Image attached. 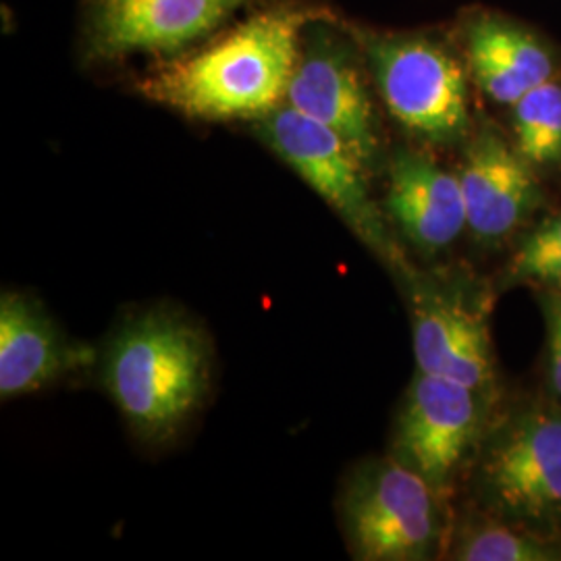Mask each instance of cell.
Masks as SVG:
<instances>
[{
    "label": "cell",
    "instance_id": "obj_4",
    "mask_svg": "<svg viewBox=\"0 0 561 561\" xmlns=\"http://www.w3.org/2000/svg\"><path fill=\"white\" fill-rule=\"evenodd\" d=\"M343 520L364 561L426 560L442 535L437 489L398 458L362 468L345 493Z\"/></svg>",
    "mask_w": 561,
    "mask_h": 561
},
{
    "label": "cell",
    "instance_id": "obj_17",
    "mask_svg": "<svg viewBox=\"0 0 561 561\" xmlns=\"http://www.w3.org/2000/svg\"><path fill=\"white\" fill-rule=\"evenodd\" d=\"M505 285H535L561 289V213L522 236L503 271Z\"/></svg>",
    "mask_w": 561,
    "mask_h": 561
},
{
    "label": "cell",
    "instance_id": "obj_3",
    "mask_svg": "<svg viewBox=\"0 0 561 561\" xmlns=\"http://www.w3.org/2000/svg\"><path fill=\"white\" fill-rule=\"evenodd\" d=\"M479 491L493 514L537 530L561 526V401H530L484 435Z\"/></svg>",
    "mask_w": 561,
    "mask_h": 561
},
{
    "label": "cell",
    "instance_id": "obj_1",
    "mask_svg": "<svg viewBox=\"0 0 561 561\" xmlns=\"http://www.w3.org/2000/svg\"><path fill=\"white\" fill-rule=\"evenodd\" d=\"M304 13H266L196 57L141 81L146 99L190 119H256L275 113L298 67Z\"/></svg>",
    "mask_w": 561,
    "mask_h": 561
},
{
    "label": "cell",
    "instance_id": "obj_16",
    "mask_svg": "<svg viewBox=\"0 0 561 561\" xmlns=\"http://www.w3.org/2000/svg\"><path fill=\"white\" fill-rule=\"evenodd\" d=\"M516 150L533 167L561 162V83L549 80L528 90L514 106Z\"/></svg>",
    "mask_w": 561,
    "mask_h": 561
},
{
    "label": "cell",
    "instance_id": "obj_10",
    "mask_svg": "<svg viewBox=\"0 0 561 561\" xmlns=\"http://www.w3.org/2000/svg\"><path fill=\"white\" fill-rule=\"evenodd\" d=\"M412 298V337L419 370L486 391L495 381L489 331L460 301L431 294L421 285Z\"/></svg>",
    "mask_w": 561,
    "mask_h": 561
},
{
    "label": "cell",
    "instance_id": "obj_11",
    "mask_svg": "<svg viewBox=\"0 0 561 561\" xmlns=\"http://www.w3.org/2000/svg\"><path fill=\"white\" fill-rule=\"evenodd\" d=\"M385 204L422 252L445 250L468 229L460 178L414 152H400L391 162Z\"/></svg>",
    "mask_w": 561,
    "mask_h": 561
},
{
    "label": "cell",
    "instance_id": "obj_8",
    "mask_svg": "<svg viewBox=\"0 0 561 561\" xmlns=\"http://www.w3.org/2000/svg\"><path fill=\"white\" fill-rule=\"evenodd\" d=\"M458 178L468 231L484 245L516 236L539 208L541 192L533 164L495 129H484L470 144Z\"/></svg>",
    "mask_w": 561,
    "mask_h": 561
},
{
    "label": "cell",
    "instance_id": "obj_14",
    "mask_svg": "<svg viewBox=\"0 0 561 561\" xmlns=\"http://www.w3.org/2000/svg\"><path fill=\"white\" fill-rule=\"evenodd\" d=\"M468 62L482 92L505 106L556 73L541 42L500 21H482L470 30Z\"/></svg>",
    "mask_w": 561,
    "mask_h": 561
},
{
    "label": "cell",
    "instance_id": "obj_7",
    "mask_svg": "<svg viewBox=\"0 0 561 561\" xmlns=\"http://www.w3.org/2000/svg\"><path fill=\"white\" fill-rule=\"evenodd\" d=\"M482 424V391L419 370L398 422L396 458L442 489L479 442Z\"/></svg>",
    "mask_w": 561,
    "mask_h": 561
},
{
    "label": "cell",
    "instance_id": "obj_2",
    "mask_svg": "<svg viewBox=\"0 0 561 561\" xmlns=\"http://www.w3.org/2000/svg\"><path fill=\"white\" fill-rule=\"evenodd\" d=\"M208 347L190 322L150 312L125 324L104 358V387L146 442H164L208 389Z\"/></svg>",
    "mask_w": 561,
    "mask_h": 561
},
{
    "label": "cell",
    "instance_id": "obj_12",
    "mask_svg": "<svg viewBox=\"0 0 561 561\" xmlns=\"http://www.w3.org/2000/svg\"><path fill=\"white\" fill-rule=\"evenodd\" d=\"M90 360V352L62 340L41 308L13 291L0 298V396L38 391Z\"/></svg>",
    "mask_w": 561,
    "mask_h": 561
},
{
    "label": "cell",
    "instance_id": "obj_9",
    "mask_svg": "<svg viewBox=\"0 0 561 561\" xmlns=\"http://www.w3.org/2000/svg\"><path fill=\"white\" fill-rule=\"evenodd\" d=\"M245 0H96L94 42L106 57L173 53L201 41Z\"/></svg>",
    "mask_w": 561,
    "mask_h": 561
},
{
    "label": "cell",
    "instance_id": "obj_13",
    "mask_svg": "<svg viewBox=\"0 0 561 561\" xmlns=\"http://www.w3.org/2000/svg\"><path fill=\"white\" fill-rule=\"evenodd\" d=\"M287 101L294 111L333 129L362 162L370 161L377 152L370 101L358 73L347 62L331 55L300 60Z\"/></svg>",
    "mask_w": 561,
    "mask_h": 561
},
{
    "label": "cell",
    "instance_id": "obj_6",
    "mask_svg": "<svg viewBox=\"0 0 561 561\" xmlns=\"http://www.w3.org/2000/svg\"><path fill=\"white\" fill-rule=\"evenodd\" d=\"M382 101L401 125L422 138L449 141L468 127V90L458 60L426 41L375 48Z\"/></svg>",
    "mask_w": 561,
    "mask_h": 561
},
{
    "label": "cell",
    "instance_id": "obj_15",
    "mask_svg": "<svg viewBox=\"0 0 561 561\" xmlns=\"http://www.w3.org/2000/svg\"><path fill=\"white\" fill-rule=\"evenodd\" d=\"M454 558L461 561H561L558 533L537 530L516 522H491L470 528Z\"/></svg>",
    "mask_w": 561,
    "mask_h": 561
},
{
    "label": "cell",
    "instance_id": "obj_5",
    "mask_svg": "<svg viewBox=\"0 0 561 561\" xmlns=\"http://www.w3.org/2000/svg\"><path fill=\"white\" fill-rule=\"evenodd\" d=\"M262 134L280 159L340 215L366 248L393 268L408 273L401 250L368 194L362 159L347 141L291 106L271 113Z\"/></svg>",
    "mask_w": 561,
    "mask_h": 561
},
{
    "label": "cell",
    "instance_id": "obj_18",
    "mask_svg": "<svg viewBox=\"0 0 561 561\" xmlns=\"http://www.w3.org/2000/svg\"><path fill=\"white\" fill-rule=\"evenodd\" d=\"M539 301L547 331V389L549 398L561 401V289H541Z\"/></svg>",
    "mask_w": 561,
    "mask_h": 561
}]
</instances>
